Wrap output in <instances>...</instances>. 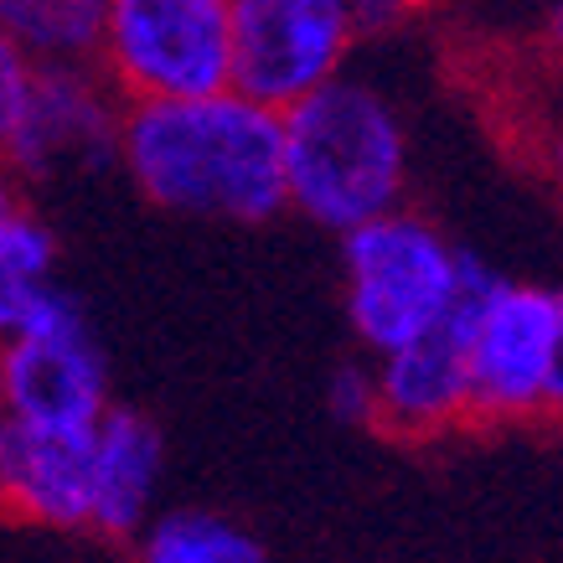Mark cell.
<instances>
[{"label": "cell", "instance_id": "1", "mask_svg": "<svg viewBox=\"0 0 563 563\" xmlns=\"http://www.w3.org/2000/svg\"><path fill=\"white\" fill-rule=\"evenodd\" d=\"M114 166L145 202L176 218L258 228L285 212L279 109L233 84L191 99L124 103Z\"/></svg>", "mask_w": 563, "mask_h": 563}, {"label": "cell", "instance_id": "2", "mask_svg": "<svg viewBox=\"0 0 563 563\" xmlns=\"http://www.w3.org/2000/svg\"><path fill=\"white\" fill-rule=\"evenodd\" d=\"M285 140V212L325 233L409 202V130L398 103L367 78L336 73L279 109Z\"/></svg>", "mask_w": 563, "mask_h": 563}, {"label": "cell", "instance_id": "3", "mask_svg": "<svg viewBox=\"0 0 563 563\" xmlns=\"http://www.w3.org/2000/svg\"><path fill=\"white\" fill-rule=\"evenodd\" d=\"M336 239H342L346 321L367 352H388L455 321L465 290L486 269L476 254L444 239L440 222H429L409 202L388 207Z\"/></svg>", "mask_w": 563, "mask_h": 563}, {"label": "cell", "instance_id": "4", "mask_svg": "<svg viewBox=\"0 0 563 563\" xmlns=\"http://www.w3.org/2000/svg\"><path fill=\"white\" fill-rule=\"evenodd\" d=\"M471 373V419L532 424L563 404V295L501 279L486 264L455 310Z\"/></svg>", "mask_w": 563, "mask_h": 563}, {"label": "cell", "instance_id": "5", "mask_svg": "<svg viewBox=\"0 0 563 563\" xmlns=\"http://www.w3.org/2000/svg\"><path fill=\"white\" fill-rule=\"evenodd\" d=\"M93 68L124 103L233 84V0H103Z\"/></svg>", "mask_w": 563, "mask_h": 563}, {"label": "cell", "instance_id": "6", "mask_svg": "<svg viewBox=\"0 0 563 563\" xmlns=\"http://www.w3.org/2000/svg\"><path fill=\"white\" fill-rule=\"evenodd\" d=\"M362 47L352 0H233V88L290 109Z\"/></svg>", "mask_w": 563, "mask_h": 563}, {"label": "cell", "instance_id": "7", "mask_svg": "<svg viewBox=\"0 0 563 563\" xmlns=\"http://www.w3.org/2000/svg\"><path fill=\"white\" fill-rule=\"evenodd\" d=\"M124 99L103 84L93 63H36L21 114L0 145V166L16 187L114 166Z\"/></svg>", "mask_w": 563, "mask_h": 563}, {"label": "cell", "instance_id": "8", "mask_svg": "<svg viewBox=\"0 0 563 563\" xmlns=\"http://www.w3.org/2000/svg\"><path fill=\"white\" fill-rule=\"evenodd\" d=\"M109 409V367L84 306L0 336V413L47 429H93Z\"/></svg>", "mask_w": 563, "mask_h": 563}, {"label": "cell", "instance_id": "9", "mask_svg": "<svg viewBox=\"0 0 563 563\" xmlns=\"http://www.w3.org/2000/svg\"><path fill=\"white\" fill-rule=\"evenodd\" d=\"M471 424V373L455 321L373 352V429L393 440H440Z\"/></svg>", "mask_w": 563, "mask_h": 563}, {"label": "cell", "instance_id": "10", "mask_svg": "<svg viewBox=\"0 0 563 563\" xmlns=\"http://www.w3.org/2000/svg\"><path fill=\"white\" fill-rule=\"evenodd\" d=\"M88 434L0 413V507L32 528H88Z\"/></svg>", "mask_w": 563, "mask_h": 563}, {"label": "cell", "instance_id": "11", "mask_svg": "<svg viewBox=\"0 0 563 563\" xmlns=\"http://www.w3.org/2000/svg\"><path fill=\"white\" fill-rule=\"evenodd\" d=\"M161 429L145 413L109 404L88 434V528L120 543L135 538L161 492Z\"/></svg>", "mask_w": 563, "mask_h": 563}, {"label": "cell", "instance_id": "12", "mask_svg": "<svg viewBox=\"0 0 563 563\" xmlns=\"http://www.w3.org/2000/svg\"><path fill=\"white\" fill-rule=\"evenodd\" d=\"M63 306L73 295L57 285V233L21 202L0 222V336L32 331Z\"/></svg>", "mask_w": 563, "mask_h": 563}, {"label": "cell", "instance_id": "13", "mask_svg": "<svg viewBox=\"0 0 563 563\" xmlns=\"http://www.w3.org/2000/svg\"><path fill=\"white\" fill-rule=\"evenodd\" d=\"M103 0H0V32L32 63H93Z\"/></svg>", "mask_w": 563, "mask_h": 563}, {"label": "cell", "instance_id": "14", "mask_svg": "<svg viewBox=\"0 0 563 563\" xmlns=\"http://www.w3.org/2000/svg\"><path fill=\"white\" fill-rule=\"evenodd\" d=\"M140 563H264V548L249 528L218 512H166L145 517L135 532Z\"/></svg>", "mask_w": 563, "mask_h": 563}, {"label": "cell", "instance_id": "15", "mask_svg": "<svg viewBox=\"0 0 563 563\" xmlns=\"http://www.w3.org/2000/svg\"><path fill=\"white\" fill-rule=\"evenodd\" d=\"M325 404H331V413L342 424H373V367H357V362L336 367Z\"/></svg>", "mask_w": 563, "mask_h": 563}, {"label": "cell", "instance_id": "16", "mask_svg": "<svg viewBox=\"0 0 563 563\" xmlns=\"http://www.w3.org/2000/svg\"><path fill=\"white\" fill-rule=\"evenodd\" d=\"M32 57L11 42V36L0 32V145L11 135V124L21 114V99H26V88H32Z\"/></svg>", "mask_w": 563, "mask_h": 563}, {"label": "cell", "instance_id": "17", "mask_svg": "<svg viewBox=\"0 0 563 563\" xmlns=\"http://www.w3.org/2000/svg\"><path fill=\"white\" fill-rule=\"evenodd\" d=\"M357 5V21H362V36H377V32H393L413 21L419 11H429V0H352Z\"/></svg>", "mask_w": 563, "mask_h": 563}, {"label": "cell", "instance_id": "18", "mask_svg": "<svg viewBox=\"0 0 563 563\" xmlns=\"http://www.w3.org/2000/svg\"><path fill=\"white\" fill-rule=\"evenodd\" d=\"M16 207H21V187H16V176H11L5 166H0V222L11 218Z\"/></svg>", "mask_w": 563, "mask_h": 563}]
</instances>
